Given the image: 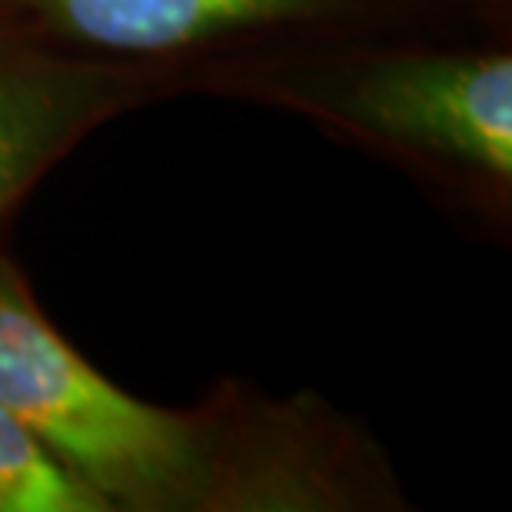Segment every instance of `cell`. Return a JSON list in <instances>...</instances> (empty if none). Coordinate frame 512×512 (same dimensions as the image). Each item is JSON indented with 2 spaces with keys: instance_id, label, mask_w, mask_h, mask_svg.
Returning <instances> with one entry per match:
<instances>
[{
  "instance_id": "1",
  "label": "cell",
  "mask_w": 512,
  "mask_h": 512,
  "mask_svg": "<svg viewBox=\"0 0 512 512\" xmlns=\"http://www.w3.org/2000/svg\"><path fill=\"white\" fill-rule=\"evenodd\" d=\"M187 94L300 117L403 173L473 237H512V4L303 37L200 70Z\"/></svg>"
},
{
  "instance_id": "2",
  "label": "cell",
  "mask_w": 512,
  "mask_h": 512,
  "mask_svg": "<svg viewBox=\"0 0 512 512\" xmlns=\"http://www.w3.org/2000/svg\"><path fill=\"white\" fill-rule=\"evenodd\" d=\"M0 403L107 512H193L197 423L100 373L40 306L27 270L0 250Z\"/></svg>"
},
{
  "instance_id": "3",
  "label": "cell",
  "mask_w": 512,
  "mask_h": 512,
  "mask_svg": "<svg viewBox=\"0 0 512 512\" xmlns=\"http://www.w3.org/2000/svg\"><path fill=\"white\" fill-rule=\"evenodd\" d=\"M503 4L512 0H0V30L137 70L170 100L233 57L340 30L446 24Z\"/></svg>"
},
{
  "instance_id": "4",
  "label": "cell",
  "mask_w": 512,
  "mask_h": 512,
  "mask_svg": "<svg viewBox=\"0 0 512 512\" xmlns=\"http://www.w3.org/2000/svg\"><path fill=\"white\" fill-rule=\"evenodd\" d=\"M190 409L197 423L193 512L413 509L370 426L316 389L270 393L223 376Z\"/></svg>"
},
{
  "instance_id": "5",
  "label": "cell",
  "mask_w": 512,
  "mask_h": 512,
  "mask_svg": "<svg viewBox=\"0 0 512 512\" xmlns=\"http://www.w3.org/2000/svg\"><path fill=\"white\" fill-rule=\"evenodd\" d=\"M157 100H167L160 84L137 70L0 30V250L27 200L80 143Z\"/></svg>"
},
{
  "instance_id": "6",
  "label": "cell",
  "mask_w": 512,
  "mask_h": 512,
  "mask_svg": "<svg viewBox=\"0 0 512 512\" xmlns=\"http://www.w3.org/2000/svg\"><path fill=\"white\" fill-rule=\"evenodd\" d=\"M0 512H107L87 489L47 453V446L0 403Z\"/></svg>"
}]
</instances>
